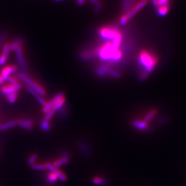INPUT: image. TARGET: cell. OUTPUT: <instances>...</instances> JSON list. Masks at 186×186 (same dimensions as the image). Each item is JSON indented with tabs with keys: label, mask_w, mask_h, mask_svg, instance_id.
Returning <instances> with one entry per match:
<instances>
[{
	"label": "cell",
	"mask_w": 186,
	"mask_h": 186,
	"mask_svg": "<svg viewBox=\"0 0 186 186\" xmlns=\"http://www.w3.org/2000/svg\"><path fill=\"white\" fill-rule=\"evenodd\" d=\"M157 8V13L159 16H164L167 14L169 8H170V5L169 4H166L163 6H159Z\"/></svg>",
	"instance_id": "7c38bea8"
},
{
	"label": "cell",
	"mask_w": 186,
	"mask_h": 186,
	"mask_svg": "<svg viewBox=\"0 0 186 186\" xmlns=\"http://www.w3.org/2000/svg\"><path fill=\"white\" fill-rule=\"evenodd\" d=\"M152 2L157 8L166 4H169V0H152Z\"/></svg>",
	"instance_id": "ac0fdd59"
},
{
	"label": "cell",
	"mask_w": 186,
	"mask_h": 186,
	"mask_svg": "<svg viewBox=\"0 0 186 186\" xmlns=\"http://www.w3.org/2000/svg\"><path fill=\"white\" fill-rule=\"evenodd\" d=\"M18 91L16 89L15 85H5L3 86L1 88V92L4 95L6 96L8 94L14 93V92H18Z\"/></svg>",
	"instance_id": "30bf717a"
},
{
	"label": "cell",
	"mask_w": 186,
	"mask_h": 186,
	"mask_svg": "<svg viewBox=\"0 0 186 186\" xmlns=\"http://www.w3.org/2000/svg\"><path fill=\"white\" fill-rule=\"evenodd\" d=\"M54 114H55V112L54 111H51L46 113L45 114V117L44 118V120L46 121H50L52 119L53 116H54Z\"/></svg>",
	"instance_id": "4316f807"
},
{
	"label": "cell",
	"mask_w": 186,
	"mask_h": 186,
	"mask_svg": "<svg viewBox=\"0 0 186 186\" xmlns=\"http://www.w3.org/2000/svg\"><path fill=\"white\" fill-rule=\"evenodd\" d=\"M93 182L96 185H105L106 181L104 179L99 178V177H95L93 179Z\"/></svg>",
	"instance_id": "cb8c5ba5"
},
{
	"label": "cell",
	"mask_w": 186,
	"mask_h": 186,
	"mask_svg": "<svg viewBox=\"0 0 186 186\" xmlns=\"http://www.w3.org/2000/svg\"><path fill=\"white\" fill-rule=\"evenodd\" d=\"M6 81L9 82V83H10V85H15V84H16L17 83H18V81H16V79L15 78H14L13 77H12V76H9L8 79H7Z\"/></svg>",
	"instance_id": "83f0119b"
},
{
	"label": "cell",
	"mask_w": 186,
	"mask_h": 186,
	"mask_svg": "<svg viewBox=\"0 0 186 186\" xmlns=\"http://www.w3.org/2000/svg\"><path fill=\"white\" fill-rule=\"evenodd\" d=\"M16 76L19 79H21L25 84H27L29 87H30L35 89V91H36L38 94H40L41 96L44 97L46 95V91L45 89L42 86H40L39 83H37V82L32 80L30 77H29L25 73H24L23 71L18 72L16 74Z\"/></svg>",
	"instance_id": "277c9868"
},
{
	"label": "cell",
	"mask_w": 186,
	"mask_h": 186,
	"mask_svg": "<svg viewBox=\"0 0 186 186\" xmlns=\"http://www.w3.org/2000/svg\"><path fill=\"white\" fill-rule=\"evenodd\" d=\"M24 45V40L22 38H16L12 42L10 43V52H15L18 48L23 47Z\"/></svg>",
	"instance_id": "9c48e42d"
},
{
	"label": "cell",
	"mask_w": 186,
	"mask_h": 186,
	"mask_svg": "<svg viewBox=\"0 0 186 186\" xmlns=\"http://www.w3.org/2000/svg\"><path fill=\"white\" fill-rule=\"evenodd\" d=\"M4 80L0 76V85H3V84H4Z\"/></svg>",
	"instance_id": "f546056e"
},
{
	"label": "cell",
	"mask_w": 186,
	"mask_h": 186,
	"mask_svg": "<svg viewBox=\"0 0 186 186\" xmlns=\"http://www.w3.org/2000/svg\"><path fill=\"white\" fill-rule=\"evenodd\" d=\"M65 104H66V99L65 97L63 99L60 100L59 102H57V103L54 104L52 111H54V112L59 111L60 109H61L65 106Z\"/></svg>",
	"instance_id": "4fadbf2b"
},
{
	"label": "cell",
	"mask_w": 186,
	"mask_h": 186,
	"mask_svg": "<svg viewBox=\"0 0 186 186\" xmlns=\"http://www.w3.org/2000/svg\"><path fill=\"white\" fill-rule=\"evenodd\" d=\"M89 1L92 3H96V4L98 3V0H89Z\"/></svg>",
	"instance_id": "4dcf8cb0"
},
{
	"label": "cell",
	"mask_w": 186,
	"mask_h": 186,
	"mask_svg": "<svg viewBox=\"0 0 186 186\" xmlns=\"http://www.w3.org/2000/svg\"><path fill=\"white\" fill-rule=\"evenodd\" d=\"M61 158L56 160L53 163V165L56 168L59 167L60 166H62L65 164H67L69 161V155L68 154L67 152H66V151L62 152L61 153Z\"/></svg>",
	"instance_id": "8992f818"
},
{
	"label": "cell",
	"mask_w": 186,
	"mask_h": 186,
	"mask_svg": "<svg viewBox=\"0 0 186 186\" xmlns=\"http://www.w3.org/2000/svg\"><path fill=\"white\" fill-rule=\"evenodd\" d=\"M31 168L36 171H45L46 169L45 164H34L32 166H31Z\"/></svg>",
	"instance_id": "d6986e66"
},
{
	"label": "cell",
	"mask_w": 186,
	"mask_h": 186,
	"mask_svg": "<svg viewBox=\"0 0 186 186\" xmlns=\"http://www.w3.org/2000/svg\"><path fill=\"white\" fill-rule=\"evenodd\" d=\"M45 166H46V169H48L51 173H56V172L58 171L57 168L54 167V166L53 165V164L50 163V162H48V163H45Z\"/></svg>",
	"instance_id": "7402d4cb"
},
{
	"label": "cell",
	"mask_w": 186,
	"mask_h": 186,
	"mask_svg": "<svg viewBox=\"0 0 186 186\" xmlns=\"http://www.w3.org/2000/svg\"><path fill=\"white\" fill-rule=\"evenodd\" d=\"M17 70V67L15 65H10L4 67L1 71L0 76L4 80L6 81L7 79L10 75L15 73Z\"/></svg>",
	"instance_id": "52a82bcc"
},
{
	"label": "cell",
	"mask_w": 186,
	"mask_h": 186,
	"mask_svg": "<svg viewBox=\"0 0 186 186\" xmlns=\"http://www.w3.org/2000/svg\"><path fill=\"white\" fill-rule=\"evenodd\" d=\"M5 96L8 99V102L11 104H13L16 101V99L18 97V92H14V93L8 94Z\"/></svg>",
	"instance_id": "5bb4252c"
},
{
	"label": "cell",
	"mask_w": 186,
	"mask_h": 186,
	"mask_svg": "<svg viewBox=\"0 0 186 186\" xmlns=\"http://www.w3.org/2000/svg\"><path fill=\"white\" fill-rule=\"evenodd\" d=\"M56 174L57 177V178L59 179L60 181H61V182H65L67 180V177L62 172L60 171H57L56 172Z\"/></svg>",
	"instance_id": "44dd1931"
},
{
	"label": "cell",
	"mask_w": 186,
	"mask_h": 186,
	"mask_svg": "<svg viewBox=\"0 0 186 186\" xmlns=\"http://www.w3.org/2000/svg\"><path fill=\"white\" fill-rule=\"evenodd\" d=\"M85 1L86 0H77V2L79 5H82L85 3Z\"/></svg>",
	"instance_id": "f1b7e54d"
},
{
	"label": "cell",
	"mask_w": 186,
	"mask_h": 186,
	"mask_svg": "<svg viewBox=\"0 0 186 186\" xmlns=\"http://www.w3.org/2000/svg\"><path fill=\"white\" fill-rule=\"evenodd\" d=\"M7 34L5 31H1L0 32V48H2L3 45L6 43Z\"/></svg>",
	"instance_id": "603a6c76"
},
{
	"label": "cell",
	"mask_w": 186,
	"mask_h": 186,
	"mask_svg": "<svg viewBox=\"0 0 186 186\" xmlns=\"http://www.w3.org/2000/svg\"><path fill=\"white\" fill-rule=\"evenodd\" d=\"M79 147L80 148V149H82V152H83V154L84 155H87V152H89V150L88 149V146H86V143L84 142H80L79 143Z\"/></svg>",
	"instance_id": "484cf974"
},
{
	"label": "cell",
	"mask_w": 186,
	"mask_h": 186,
	"mask_svg": "<svg viewBox=\"0 0 186 186\" xmlns=\"http://www.w3.org/2000/svg\"><path fill=\"white\" fill-rule=\"evenodd\" d=\"M16 126V121L15 120H11L5 123L0 125V131H7L10 129Z\"/></svg>",
	"instance_id": "8fae6325"
},
{
	"label": "cell",
	"mask_w": 186,
	"mask_h": 186,
	"mask_svg": "<svg viewBox=\"0 0 186 186\" xmlns=\"http://www.w3.org/2000/svg\"><path fill=\"white\" fill-rule=\"evenodd\" d=\"M16 125L26 130H31L33 128V122L30 119H18L16 121Z\"/></svg>",
	"instance_id": "ba28073f"
},
{
	"label": "cell",
	"mask_w": 186,
	"mask_h": 186,
	"mask_svg": "<svg viewBox=\"0 0 186 186\" xmlns=\"http://www.w3.org/2000/svg\"><path fill=\"white\" fill-rule=\"evenodd\" d=\"M54 1H56L57 2H59V1H63V0H54Z\"/></svg>",
	"instance_id": "1f68e13d"
},
{
	"label": "cell",
	"mask_w": 186,
	"mask_h": 186,
	"mask_svg": "<svg viewBox=\"0 0 186 186\" xmlns=\"http://www.w3.org/2000/svg\"><path fill=\"white\" fill-rule=\"evenodd\" d=\"M16 58L18 64V66L22 71H25L27 70V63L24 56L23 47L18 48L15 52Z\"/></svg>",
	"instance_id": "5b68a950"
},
{
	"label": "cell",
	"mask_w": 186,
	"mask_h": 186,
	"mask_svg": "<svg viewBox=\"0 0 186 186\" xmlns=\"http://www.w3.org/2000/svg\"><path fill=\"white\" fill-rule=\"evenodd\" d=\"M104 44L99 47L97 50V55L103 60L118 62L122 59L123 53L120 47L113 44L112 41H107Z\"/></svg>",
	"instance_id": "6da1fadb"
},
{
	"label": "cell",
	"mask_w": 186,
	"mask_h": 186,
	"mask_svg": "<svg viewBox=\"0 0 186 186\" xmlns=\"http://www.w3.org/2000/svg\"><path fill=\"white\" fill-rule=\"evenodd\" d=\"M148 3V0H141L133 7L130 8L127 12L120 19V23L121 25H125L129 20H130L134 15H136L140 10L144 8Z\"/></svg>",
	"instance_id": "3957f363"
},
{
	"label": "cell",
	"mask_w": 186,
	"mask_h": 186,
	"mask_svg": "<svg viewBox=\"0 0 186 186\" xmlns=\"http://www.w3.org/2000/svg\"><path fill=\"white\" fill-rule=\"evenodd\" d=\"M54 106V104L52 103V101L50 100L46 103V104L45 106H44V108L42 109V112L44 114H46L51 111H52V108Z\"/></svg>",
	"instance_id": "2e32d148"
},
{
	"label": "cell",
	"mask_w": 186,
	"mask_h": 186,
	"mask_svg": "<svg viewBox=\"0 0 186 186\" xmlns=\"http://www.w3.org/2000/svg\"><path fill=\"white\" fill-rule=\"evenodd\" d=\"M37 155L36 154H32L31 156L29 157L28 161H27V163L29 164L30 166H32L34 164L36 163V161L37 160Z\"/></svg>",
	"instance_id": "d4e9b609"
},
{
	"label": "cell",
	"mask_w": 186,
	"mask_h": 186,
	"mask_svg": "<svg viewBox=\"0 0 186 186\" xmlns=\"http://www.w3.org/2000/svg\"><path fill=\"white\" fill-rule=\"evenodd\" d=\"M40 127L42 131L47 132L51 129V125L50 124V123L48 121H46L43 120L40 123Z\"/></svg>",
	"instance_id": "e0dca14e"
},
{
	"label": "cell",
	"mask_w": 186,
	"mask_h": 186,
	"mask_svg": "<svg viewBox=\"0 0 186 186\" xmlns=\"http://www.w3.org/2000/svg\"><path fill=\"white\" fill-rule=\"evenodd\" d=\"M139 62L141 65L145 68V71L141 76V78L143 79L146 78L149 73L152 71L156 67L158 59L156 56L148 50H143L139 54Z\"/></svg>",
	"instance_id": "7a4b0ae2"
},
{
	"label": "cell",
	"mask_w": 186,
	"mask_h": 186,
	"mask_svg": "<svg viewBox=\"0 0 186 186\" xmlns=\"http://www.w3.org/2000/svg\"><path fill=\"white\" fill-rule=\"evenodd\" d=\"M65 97L64 93L60 92V93H57L56 95H55L54 97H52V99L51 100L52 101V103L54 104L57 103V102H59L60 100L63 99Z\"/></svg>",
	"instance_id": "ffe728a7"
},
{
	"label": "cell",
	"mask_w": 186,
	"mask_h": 186,
	"mask_svg": "<svg viewBox=\"0 0 186 186\" xmlns=\"http://www.w3.org/2000/svg\"><path fill=\"white\" fill-rule=\"evenodd\" d=\"M57 179L58 178L56 173H50V174H48L46 181L48 184H52L55 183Z\"/></svg>",
	"instance_id": "9a60e30c"
}]
</instances>
